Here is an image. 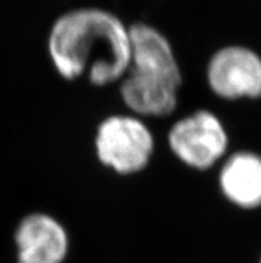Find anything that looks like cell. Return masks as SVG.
I'll return each mask as SVG.
<instances>
[{
	"label": "cell",
	"instance_id": "cell-1",
	"mask_svg": "<svg viewBox=\"0 0 261 263\" xmlns=\"http://www.w3.org/2000/svg\"><path fill=\"white\" fill-rule=\"evenodd\" d=\"M43 50L62 82H86L107 90L117 86L128 70L129 23L107 7H72L51 20Z\"/></svg>",
	"mask_w": 261,
	"mask_h": 263
},
{
	"label": "cell",
	"instance_id": "cell-2",
	"mask_svg": "<svg viewBox=\"0 0 261 263\" xmlns=\"http://www.w3.org/2000/svg\"><path fill=\"white\" fill-rule=\"evenodd\" d=\"M131 57L115 87L123 110L151 120L171 119L182 104L184 71L175 40L159 26L129 22Z\"/></svg>",
	"mask_w": 261,
	"mask_h": 263
},
{
	"label": "cell",
	"instance_id": "cell-3",
	"mask_svg": "<svg viewBox=\"0 0 261 263\" xmlns=\"http://www.w3.org/2000/svg\"><path fill=\"white\" fill-rule=\"evenodd\" d=\"M93 158L103 170L122 179L148 171L157 153L151 122L126 110L100 118L92 134Z\"/></svg>",
	"mask_w": 261,
	"mask_h": 263
},
{
	"label": "cell",
	"instance_id": "cell-4",
	"mask_svg": "<svg viewBox=\"0 0 261 263\" xmlns=\"http://www.w3.org/2000/svg\"><path fill=\"white\" fill-rule=\"evenodd\" d=\"M166 146L185 170L208 173L228 155L229 135L217 114L195 108L173 118L166 133Z\"/></svg>",
	"mask_w": 261,
	"mask_h": 263
},
{
	"label": "cell",
	"instance_id": "cell-5",
	"mask_svg": "<svg viewBox=\"0 0 261 263\" xmlns=\"http://www.w3.org/2000/svg\"><path fill=\"white\" fill-rule=\"evenodd\" d=\"M15 263H64L71 251V234L56 214L24 211L11 230Z\"/></svg>",
	"mask_w": 261,
	"mask_h": 263
},
{
	"label": "cell",
	"instance_id": "cell-6",
	"mask_svg": "<svg viewBox=\"0 0 261 263\" xmlns=\"http://www.w3.org/2000/svg\"><path fill=\"white\" fill-rule=\"evenodd\" d=\"M204 80L218 99H255L261 97V58L240 44L218 47L205 63Z\"/></svg>",
	"mask_w": 261,
	"mask_h": 263
},
{
	"label": "cell",
	"instance_id": "cell-7",
	"mask_svg": "<svg viewBox=\"0 0 261 263\" xmlns=\"http://www.w3.org/2000/svg\"><path fill=\"white\" fill-rule=\"evenodd\" d=\"M218 191L233 206L253 210L261 206V157L252 151L228 154L218 164Z\"/></svg>",
	"mask_w": 261,
	"mask_h": 263
},
{
	"label": "cell",
	"instance_id": "cell-8",
	"mask_svg": "<svg viewBox=\"0 0 261 263\" xmlns=\"http://www.w3.org/2000/svg\"><path fill=\"white\" fill-rule=\"evenodd\" d=\"M260 263H261V260H260Z\"/></svg>",
	"mask_w": 261,
	"mask_h": 263
}]
</instances>
